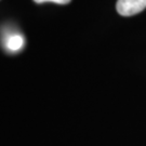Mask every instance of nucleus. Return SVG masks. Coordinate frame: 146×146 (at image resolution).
I'll return each mask as SVG.
<instances>
[{"label": "nucleus", "instance_id": "obj_1", "mask_svg": "<svg viewBox=\"0 0 146 146\" xmlns=\"http://www.w3.org/2000/svg\"><path fill=\"white\" fill-rule=\"evenodd\" d=\"M146 8V0H117L116 9L122 16H132Z\"/></svg>", "mask_w": 146, "mask_h": 146}, {"label": "nucleus", "instance_id": "obj_2", "mask_svg": "<svg viewBox=\"0 0 146 146\" xmlns=\"http://www.w3.org/2000/svg\"><path fill=\"white\" fill-rule=\"evenodd\" d=\"M24 44H25L24 37H22L19 34L10 35L5 39V48L8 51H11V52L20 51L22 48L24 47Z\"/></svg>", "mask_w": 146, "mask_h": 146}, {"label": "nucleus", "instance_id": "obj_3", "mask_svg": "<svg viewBox=\"0 0 146 146\" xmlns=\"http://www.w3.org/2000/svg\"><path fill=\"white\" fill-rule=\"evenodd\" d=\"M36 3H43V2H54L58 5H67L72 0H34Z\"/></svg>", "mask_w": 146, "mask_h": 146}]
</instances>
